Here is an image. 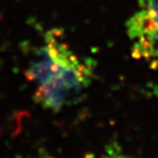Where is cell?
I'll use <instances>...</instances> for the list:
<instances>
[{
	"mask_svg": "<svg viewBox=\"0 0 158 158\" xmlns=\"http://www.w3.org/2000/svg\"><path fill=\"white\" fill-rule=\"evenodd\" d=\"M92 77V63L76 54L56 30L46 32L27 67L35 101L54 112L76 102Z\"/></svg>",
	"mask_w": 158,
	"mask_h": 158,
	"instance_id": "6da1fadb",
	"label": "cell"
},
{
	"mask_svg": "<svg viewBox=\"0 0 158 158\" xmlns=\"http://www.w3.org/2000/svg\"><path fill=\"white\" fill-rule=\"evenodd\" d=\"M126 31L134 58L158 70V0H139L126 23Z\"/></svg>",
	"mask_w": 158,
	"mask_h": 158,
	"instance_id": "7a4b0ae2",
	"label": "cell"
}]
</instances>
